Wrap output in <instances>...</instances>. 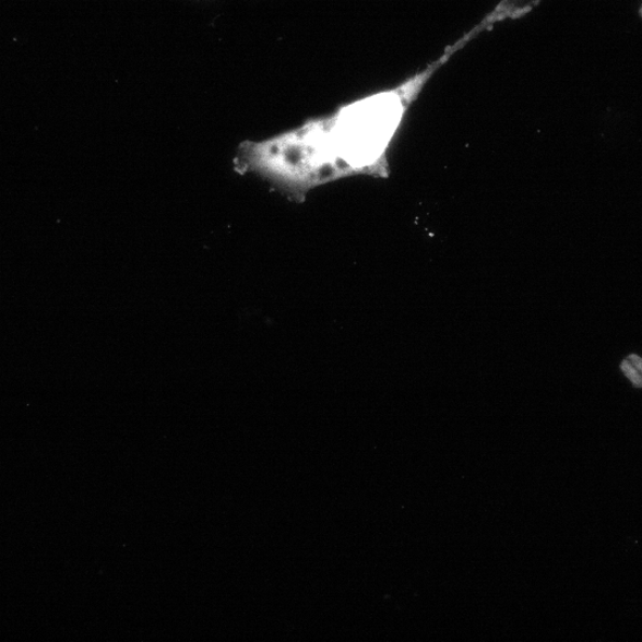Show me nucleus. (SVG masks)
<instances>
[{"mask_svg": "<svg viewBox=\"0 0 642 642\" xmlns=\"http://www.w3.org/2000/svg\"><path fill=\"white\" fill-rule=\"evenodd\" d=\"M540 0H502V2L489 15L482 21L476 28L467 33L460 39L461 44L465 46L471 39L475 38L479 33L490 28L495 23L504 19H516L524 16L535 5L539 4Z\"/></svg>", "mask_w": 642, "mask_h": 642, "instance_id": "1", "label": "nucleus"}, {"mask_svg": "<svg viewBox=\"0 0 642 642\" xmlns=\"http://www.w3.org/2000/svg\"><path fill=\"white\" fill-rule=\"evenodd\" d=\"M622 369L627 374L628 379H631L635 385L641 387L640 373H638V371L632 367L630 362H628V360H625V362L622 364Z\"/></svg>", "mask_w": 642, "mask_h": 642, "instance_id": "2", "label": "nucleus"}, {"mask_svg": "<svg viewBox=\"0 0 642 642\" xmlns=\"http://www.w3.org/2000/svg\"><path fill=\"white\" fill-rule=\"evenodd\" d=\"M632 362L635 365L639 371H641V359L637 356H631L630 358Z\"/></svg>", "mask_w": 642, "mask_h": 642, "instance_id": "3", "label": "nucleus"}]
</instances>
